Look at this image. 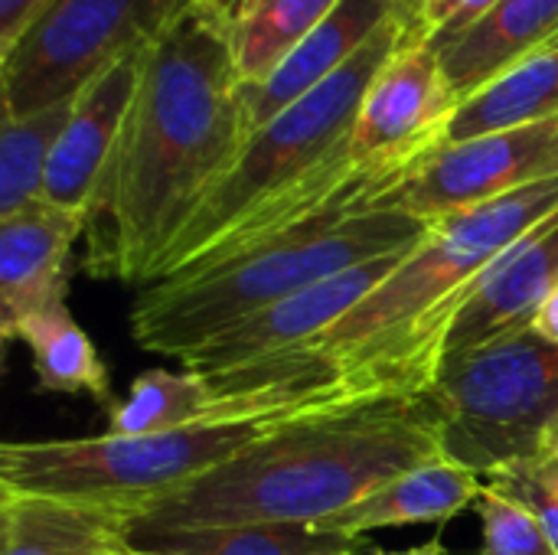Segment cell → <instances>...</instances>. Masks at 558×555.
I'll return each mask as SVG.
<instances>
[{
  "label": "cell",
  "instance_id": "obj_21",
  "mask_svg": "<svg viewBox=\"0 0 558 555\" xmlns=\"http://www.w3.org/2000/svg\"><path fill=\"white\" fill-rule=\"evenodd\" d=\"M78 98V95H75ZM72 101L52 105L26 118H3L0 128V219L43 200L52 150L69 124Z\"/></svg>",
  "mask_w": 558,
  "mask_h": 555
},
{
  "label": "cell",
  "instance_id": "obj_14",
  "mask_svg": "<svg viewBox=\"0 0 558 555\" xmlns=\"http://www.w3.org/2000/svg\"><path fill=\"white\" fill-rule=\"evenodd\" d=\"M396 16V0H340L262 82L242 85L248 134L333 79Z\"/></svg>",
  "mask_w": 558,
  "mask_h": 555
},
{
  "label": "cell",
  "instance_id": "obj_24",
  "mask_svg": "<svg viewBox=\"0 0 558 555\" xmlns=\"http://www.w3.org/2000/svg\"><path fill=\"white\" fill-rule=\"evenodd\" d=\"M487 484L500 487L504 494L517 497L520 504H526L533 510V517L539 520L553 553L558 555V497H553L536 478H530L523 468H504V471H494L487 478Z\"/></svg>",
  "mask_w": 558,
  "mask_h": 555
},
{
  "label": "cell",
  "instance_id": "obj_8",
  "mask_svg": "<svg viewBox=\"0 0 558 555\" xmlns=\"http://www.w3.org/2000/svg\"><path fill=\"white\" fill-rule=\"evenodd\" d=\"M553 177H558V118H546L441 144L376 206L435 222Z\"/></svg>",
  "mask_w": 558,
  "mask_h": 555
},
{
  "label": "cell",
  "instance_id": "obj_9",
  "mask_svg": "<svg viewBox=\"0 0 558 555\" xmlns=\"http://www.w3.org/2000/svg\"><path fill=\"white\" fill-rule=\"evenodd\" d=\"M454 111L458 98L448 85L435 43L409 33L376 72L360 105L350 137V164L405 180L445 144Z\"/></svg>",
  "mask_w": 558,
  "mask_h": 555
},
{
  "label": "cell",
  "instance_id": "obj_3",
  "mask_svg": "<svg viewBox=\"0 0 558 555\" xmlns=\"http://www.w3.org/2000/svg\"><path fill=\"white\" fill-rule=\"evenodd\" d=\"M428 226L366 200L337 203L209 265L144 285L131 337L147 353L183 360L242 317L425 239Z\"/></svg>",
  "mask_w": 558,
  "mask_h": 555
},
{
  "label": "cell",
  "instance_id": "obj_16",
  "mask_svg": "<svg viewBox=\"0 0 558 555\" xmlns=\"http://www.w3.org/2000/svg\"><path fill=\"white\" fill-rule=\"evenodd\" d=\"M481 491H484L481 474H474L448 458H438V461L412 468L402 478L383 484L379 491L366 494L353 507L320 520L314 530L360 540L373 530H389V527L448 523L458 514H464L468 507H474Z\"/></svg>",
  "mask_w": 558,
  "mask_h": 555
},
{
  "label": "cell",
  "instance_id": "obj_26",
  "mask_svg": "<svg viewBox=\"0 0 558 555\" xmlns=\"http://www.w3.org/2000/svg\"><path fill=\"white\" fill-rule=\"evenodd\" d=\"M497 0H445L438 7V13L432 16L428 23V33L425 39H435V36H445V33H458L464 26H471L474 20H481Z\"/></svg>",
  "mask_w": 558,
  "mask_h": 555
},
{
  "label": "cell",
  "instance_id": "obj_28",
  "mask_svg": "<svg viewBox=\"0 0 558 555\" xmlns=\"http://www.w3.org/2000/svg\"><path fill=\"white\" fill-rule=\"evenodd\" d=\"M546 343H553L558 347V281L556 288L549 291V298L539 304V311H536V317H533V324H530Z\"/></svg>",
  "mask_w": 558,
  "mask_h": 555
},
{
  "label": "cell",
  "instance_id": "obj_1",
  "mask_svg": "<svg viewBox=\"0 0 558 555\" xmlns=\"http://www.w3.org/2000/svg\"><path fill=\"white\" fill-rule=\"evenodd\" d=\"M226 0H190L147 46L118 147L85 209V272L150 285L248 141Z\"/></svg>",
  "mask_w": 558,
  "mask_h": 555
},
{
  "label": "cell",
  "instance_id": "obj_27",
  "mask_svg": "<svg viewBox=\"0 0 558 555\" xmlns=\"http://www.w3.org/2000/svg\"><path fill=\"white\" fill-rule=\"evenodd\" d=\"M441 3L445 0H396L399 16L405 20V26H409L412 36H425L428 33V23H432V16L438 13Z\"/></svg>",
  "mask_w": 558,
  "mask_h": 555
},
{
  "label": "cell",
  "instance_id": "obj_13",
  "mask_svg": "<svg viewBox=\"0 0 558 555\" xmlns=\"http://www.w3.org/2000/svg\"><path fill=\"white\" fill-rule=\"evenodd\" d=\"M144 52H131L111 69H105L95 82H88L69 114V124L52 150L43 200L62 209L85 213L92 203V193L118 147V137L124 131V118L131 111V101L137 95Z\"/></svg>",
  "mask_w": 558,
  "mask_h": 555
},
{
  "label": "cell",
  "instance_id": "obj_12",
  "mask_svg": "<svg viewBox=\"0 0 558 555\" xmlns=\"http://www.w3.org/2000/svg\"><path fill=\"white\" fill-rule=\"evenodd\" d=\"M558 281V213L490 262L471 285L445 337V357L533 324Z\"/></svg>",
  "mask_w": 558,
  "mask_h": 555
},
{
  "label": "cell",
  "instance_id": "obj_29",
  "mask_svg": "<svg viewBox=\"0 0 558 555\" xmlns=\"http://www.w3.org/2000/svg\"><path fill=\"white\" fill-rule=\"evenodd\" d=\"M517 468H523L530 478H536L553 497H558V442L543 455V458H536V461H530V464H517Z\"/></svg>",
  "mask_w": 558,
  "mask_h": 555
},
{
  "label": "cell",
  "instance_id": "obj_10",
  "mask_svg": "<svg viewBox=\"0 0 558 555\" xmlns=\"http://www.w3.org/2000/svg\"><path fill=\"white\" fill-rule=\"evenodd\" d=\"M418 242L396 249L389 255L369 258L363 265H353L327 281H317L291 298H281L242 317L239 324L226 327L222 334L206 340L199 350L183 357V370L216 376V373H232L248 363L271 360V357L317 343L337 321H343L356 304H363L415 252Z\"/></svg>",
  "mask_w": 558,
  "mask_h": 555
},
{
  "label": "cell",
  "instance_id": "obj_2",
  "mask_svg": "<svg viewBox=\"0 0 558 555\" xmlns=\"http://www.w3.org/2000/svg\"><path fill=\"white\" fill-rule=\"evenodd\" d=\"M445 458L428 396H386L304 415L124 527H317L412 468Z\"/></svg>",
  "mask_w": 558,
  "mask_h": 555
},
{
  "label": "cell",
  "instance_id": "obj_20",
  "mask_svg": "<svg viewBox=\"0 0 558 555\" xmlns=\"http://www.w3.org/2000/svg\"><path fill=\"white\" fill-rule=\"evenodd\" d=\"M16 340H23L33 353L39 389L62 396H88L108 409L114 406L108 366L98 357L92 337L69 314L65 301L26 317L16 327Z\"/></svg>",
  "mask_w": 558,
  "mask_h": 555
},
{
  "label": "cell",
  "instance_id": "obj_25",
  "mask_svg": "<svg viewBox=\"0 0 558 555\" xmlns=\"http://www.w3.org/2000/svg\"><path fill=\"white\" fill-rule=\"evenodd\" d=\"M52 0H0V56L46 13Z\"/></svg>",
  "mask_w": 558,
  "mask_h": 555
},
{
  "label": "cell",
  "instance_id": "obj_6",
  "mask_svg": "<svg viewBox=\"0 0 558 555\" xmlns=\"http://www.w3.org/2000/svg\"><path fill=\"white\" fill-rule=\"evenodd\" d=\"M558 213V177L523 186L500 200L448 213L428 226L415 252L317 343L340 373L366 350L418 327L441 311L490 262Z\"/></svg>",
  "mask_w": 558,
  "mask_h": 555
},
{
  "label": "cell",
  "instance_id": "obj_18",
  "mask_svg": "<svg viewBox=\"0 0 558 555\" xmlns=\"http://www.w3.org/2000/svg\"><path fill=\"white\" fill-rule=\"evenodd\" d=\"M124 555H356V540L314 527H186L141 530L124 527Z\"/></svg>",
  "mask_w": 558,
  "mask_h": 555
},
{
  "label": "cell",
  "instance_id": "obj_15",
  "mask_svg": "<svg viewBox=\"0 0 558 555\" xmlns=\"http://www.w3.org/2000/svg\"><path fill=\"white\" fill-rule=\"evenodd\" d=\"M553 36H558V0H497L471 26L432 43L458 105H464Z\"/></svg>",
  "mask_w": 558,
  "mask_h": 555
},
{
  "label": "cell",
  "instance_id": "obj_11",
  "mask_svg": "<svg viewBox=\"0 0 558 555\" xmlns=\"http://www.w3.org/2000/svg\"><path fill=\"white\" fill-rule=\"evenodd\" d=\"M85 236V213L36 200L0 219V337L16 340V327L65 301L72 245Z\"/></svg>",
  "mask_w": 558,
  "mask_h": 555
},
{
  "label": "cell",
  "instance_id": "obj_31",
  "mask_svg": "<svg viewBox=\"0 0 558 555\" xmlns=\"http://www.w3.org/2000/svg\"><path fill=\"white\" fill-rule=\"evenodd\" d=\"M258 3H262V0H226V7H229V16H232V20L248 16Z\"/></svg>",
  "mask_w": 558,
  "mask_h": 555
},
{
  "label": "cell",
  "instance_id": "obj_17",
  "mask_svg": "<svg viewBox=\"0 0 558 555\" xmlns=\"http://www.w3.org/2000/svg\"><path fill=\"white\" fill-rule=\"evenodd\" d=\"M111 507L0 487V555H124Z\"/></svg>",
  "mask_w": 558,
  "mask_h": 555
},
{
  "label": "cell",
  "instance_id": "obj_30",
  "mask_svg": "<svg viewBox=\"0 0 558 555\" xmlns=\"http://www.w3.org/2000/svg\"><path fill=\"white\" fill-rule=\"evenodd\" d=\"M445 540H441V533H435L428 543H422V546H412V550H405V553H386V550H369V553L363 555H445Z\"/></svg>",
  "mask_w": 558,
  "mask_h": 555
},
{
  "label": "cell",
  "instance_id": "obj_23",
  "mask_svg": "<svg viewBox=\"0 0 558 555\" xmlns=\"http://www.w3.org/2000/svg\"><path fill=\"white\" fill-rule=\"evenodd\" d=\"M474 514L484 530L481 555H556L533 510L500 487L484 484Z\"/></svg>",
  "mask_w": 558,
  "mask_h": 555
},
{
  "label": "cell",
  "instance_id": "obj_7",
  "mask_svg": "<svg viewBox=\"0 0 558 555\" xmlns=\"http://www.w3.org/2000/svg\"><path fill=\"white\" fill-rule=\"evenodd\" d=\"M190 0H52L0 56L3 118L72 101L88 82L147 49Z\"/></svg>",
  "mask_w": 558,
  "mask_h": 555
},
{
  "label": "cell",
  "instance_id": "obj_19",
  "mask_svg": "<svg viewBox=\"0 0 558 555\" xmlns=\"http://www.w3.org/2000/svg\"><path fill=\"white\" fill-rule=\"evenodd\" d=\"M558 118V36L458 105L445 144Z\"/></svg>",
  "mask_w": 558,
  "mask_h": 555
},
{
  "label": "cell",
  "instance_id": "obj_4",
  "mask_svg": "<svg viewBox=\"0 0 558 555\" xmlns=\"http://www.w3.org/2000/svg\"><path fill=\"white\" fill-rule=\"evenodd\" d=\"M327 409L340 406L281 409L141 438L98 435L59 442H7L0 445V487L111 507L131 520L154 500L245 455L278 429Z\"/></svg>",
  "mask_w": 558,
  "mask_h": 555
},
{
  "label": "cell",
  "instance_id": "obj_5",
  "mask_svg": "<svg viewBox=\"0 0 558 555\" xmlns=\"http://www.w3.org/2000/svg\"><path fill=\"white\" fill-rule=\"evenodd\" d=\"M425 396L448 461L487 478L530 464L558 442V347L520 324L445 357Z\"/></svg>",
  "mask_w": 558,
  "mask_h": 555
},
{
  "label": "cell",
  "instance_id": "obj_22",
  "mask_svg": "<svg viewBox=\"0 0 558 555\" xmlns=\"http://www.w3.org/2000/svg\"><path fill=\"white\" fill-rule=\"evenodd\" d=\"M340 0H262L232 20V49L242 85L262 82Z\"/></svg>",
  "mask_w": 558,
  "mask_h": 555
}]
</instances>
